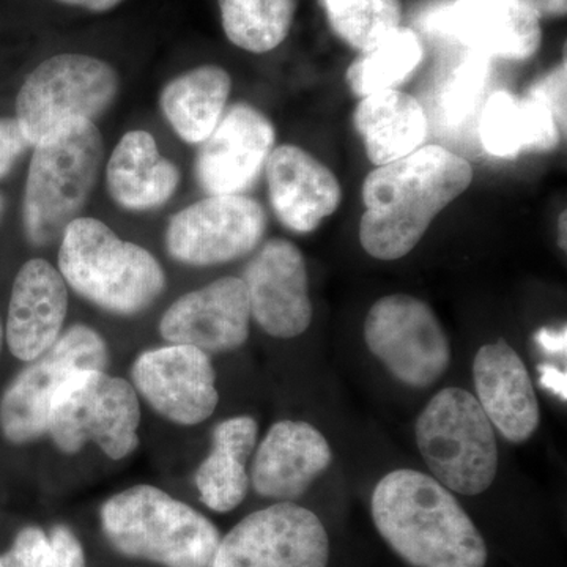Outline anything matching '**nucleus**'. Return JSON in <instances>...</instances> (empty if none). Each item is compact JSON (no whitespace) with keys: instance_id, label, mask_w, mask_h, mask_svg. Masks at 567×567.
Instances as JSON below:
<instances>
[{"instance_id":"nucleus-1","label":"nucleus","mask_w":567,"mask_h":567,"mask_svg":"<svg viewBox=\"0 0 567 567\" xmlns=\"http://www.w3.org/2000/svg\"><path fill=\"white\" fill-rule=\"evenodd\" d=\"M472 181L470 163L442 145H424L377 167L363 183L360 241L364 251L379 260L402 259Z\"/></svg>"},{"instance_id":"nucleus-2","label":"nucleus","mask_w":567,"mask_h":567,"mask_svg":"<svg viewBox=\"0 0 567 567\" xmlns=\"http://www.w3.org/2000/svg\"><path fill=\"white\" fill-rule=\"evenodd\" d=\"M380 536L413 567H486L480 529L435 477L416 470L388 473L371 499Z\"/></svg>"},{"instance_id":"nucleus-3","label":"nucleus","mask_w":567,"mask_h":567,"mask_svg":"<svg viewBox=\"0 0 567 567\" xmlns=\"http://www.w3.org/2000/svg\"><path fill=\"white\" fill-rule=\"evenodd\" d=\"M58 265L70 289L115 316L147 311L166 289V274L148 249L89 216L63 230Z\"/></svg>"},{"instance_id":"nucleus-4","label":"nucleus","mask_w":567,"mask_h":567,"mask_svg":"<svg viewBox=\"0 0 567 567\" xmlns=\"http://www.w3.org/2000/svg\"><path fill=\"white\" fill-rule=\"evenodd\" d=\"M100 520L115 550L164 567H212L221 540L204 514L147 484L112 495Z\"/></svg>"},{"instance_id":"nucleus-5","label":"nucleus","mask_w":567,"mask_h":567,"mask_svg":"<svg viewBox=\"0 0 567 567\" xmlns=\"http://www.w3.org/2000/svg\"><path fill=\"white\" fill-rule=\"evenodd\" d=\"M32 148L22 227L29 244L44 248L80 218L102 173L104 145L95 122L78 121Z\"/></svg>"},{"instance_id":"nucleus-6","label":"nucleus","mask_w":567,"mask_h":567,"mask_svg":"<svg viewBox=\"0 0 567 567\" xmlns=\"http://www.w3.org/2000/svg\"><path fill=\"white\" fill-rule=\"evenodd\" d=\"M121 91V74L106 59L82 51L55 52L25 76L17 118L35 147L71 122H95Z\"/></svg>"},{"instance_id":"nucleus-7","label":"nucleus","mask_w":567,"mask_h":567,"mask_svg":"<svg viewBox=\"0 0 567 567\" xmlns=\"http://www.w3.org/2000/svg\"><path fill=\"white\" fill-rule=\"evenodd\" d=\"M416 443L440 484L461 495L486 492L498 472L495 429L477 399L446 388L431 399L416 421Z\"/></svg>"},{"instance_id":"nucleus-8","label":"nucleus","mask_w":567,"mask_h":567,"mask_svg":"<svg viewBox=\"0 0 567 567\" xmlns=\"http://www.w3.org/2000/svg\"><path fill=\"white\" fill-rule=\"evenodd\" d=\"M140 394L132 383L106 369H80L52 399L47 435L63 454L93 443L112 461H122L140 446Z\"/></svg>"},{"instance_id":"nucleus-9","label":"nucleus","mask_w":567,"mask_h":567,"mask_svg":"<svg viewBox=\"0 0 567 567\" xmlns=\"http://www.w3.org/2000/svg\"><path fill=\"white\" fill-rule=\"evenodd\" d=\"M110 361L102 334L76 323L63 331L48 352L14 377L0 398V432L13 445H28L48 434L52 399L80 369H106Z\"/></svg>"},{"instance_id":"nucleus-10","label":"nucleus","mask_w":567,"mask_h":567,"mask_svg":"<svg viewBox=\"0 0 567 567\" xmlns=\"http://www.w3.org/2000/svg\"><path fill=\"white\" fill-rule=\"evenodd\" d=\"M364 341L406 386L429 388L451 363L450 339L431 306L410 295L380 298L364 322Z\"/></svg>"},{"instance_id":"nucleus-11","label":"nucleus","mask_w":567,"mask_h":567,"mask_svg":"<svg viewBox=\"0 0 567 567\" xmlns=\"http://www.w3.org/2000/svg\"><path fill=\"white\" fill-rule=\"evenodd\" d=\"M330 539L312 511L292 502L249 514L219 540L212 567H327Z\"/></svg>"},{"instance_id":"nucleus-12","label":"nucleus","mask_w":567,"mask_h":567,"mask_svg":"<svg viewBox=\"0 0 567 567\" xmlns=\"http://www.w3.org/2000/svg\"><path fill=\"white\" fill-rule=\"evenodd\" d=\"M267 213L245 194L208 196L175 213L166 227V249L189 267H215L248 256L262 241Z\"/></svg>"},{"instance_id":"nucleus-13","label":"nucleus","mask_w":567,"mask_h":567,"mask_svg":"<svg viewBox=\"0 0 567 567\" xmlns=\"http://www.w3.org/2000/svg\"><path fill=\"white\" fill-rule=\"evenodd\" d=\"M132 385L158 415L174 424L204 423L219 402L210 354L192 346L145 350L132 365Z\"/></svg>"},{"instance_id":"nucleus-14","label":"nucleus","mask_w":567,"mask_h":567,"mask_svg":"<svg viewBox=\"0 0 567 567\" xmlns=\"http://www.w3.org/2000/svg\"><path fill=\"white\" fill-rule=\"evenodd\" d=\"M275 144L274 122L251 104L235 103L199 144L197 183L208 196L245 194L259 181Z\"/></svg>"},{"instance_id":"nucleus-15","label":"nucleus","mask_w":567,"mask_h":567,"mask_svg":"<svg viewBox=\"0 0 567 567\" xmlns=\"http://www.w3.org/2000/svg\"><path fill=\"white\" fill-rule=\"evenodd\" d=\"M251 317L278 339L303 334L312 322L308 270L292 241L271 238L256 252L244 275Z\"/></svg>"},{"instance_id":"nucleus-16","label":"nucleus","mask_w":567,"mask_h":567,"mask_svg":"<svg viewBox=\"0 0 567 567\" xmlns=\"http://www.w3.org/2000/svg\"><path fill=\"white\" fill-rule=\"evenodd\" d=\"M251 319L244 279L227 276L175 300L159 320V334L207 354L233 352L248 341Z\"/></svg>"},{"instance_id":"nucleus-17","label":"nucleus","mask_w":567,"mask_h":567,"mask_svg":"<svg viewBox=\"0 0 567 567\" xmlns=\"http://www.w3.org/2000/svg\"><path fill=\"white\" fill-rule=\"evenodd\" d=\"M539 18L517 0H454L434 14L435 31L488 59L524 62L540 47Z\"/></svg>"},{"instance_id":"nucleus-18","label":"nucleus","mask_w":567,"mask_h":567,"mask_svg":"<svg viewBox=\"0 0 567 567\" xmlns=\"http://www.w3.org/2000/svg\"><path fill=\"white\" fill-rule=\"evenodd\" d=\"M69 315V286L44 259L28 260L11 287L6 339L10 352L29 363L48 352L63 333Z\"/></svg>"},{"instance_id":"nucleus-19","label":"nucleus","mask_w":567,"mask_h":567,"mask_svg":"<svg viewBox=\"0 0 567 567\" xmlns=\"http://www.w3.org/2000/svg\"><path fill=\"white\" fill-rule=\"evenodd\" d=\"M265 173L276 218L292 233H315L341 204L336 175L297 145L275 147Z\"/></svg>"},{"instance_id":"nucleus-20","label":"nucleus","mask_w":567,"mask_h":567,"mask_svg":"<svg viewBox=\"0 0 567 567\" xmlns=\"http://www.w3.org/2000/svg\"><path fill=\"white\" fill-rule=\"evenodd\" d=\"M331 461L330 443L315 425L278 421L257 447L249 481L264 498L295 502L327 472Z\"/></svg>"},{"instance_id":"nucleus-21","label":"nucleus","mask_w":567,"mask_h":567,"mask_svg":"<svg viewBox=\"0 0 567 567\" xmlns=\"http://www.w3.org/2000/svg\"><path fill=\"white\" fill-rule=\"evenodd\" d=\"M477 402L507 442L524 443L539 427V402L527 365L507 342L481 347L473 363Z\"/></svg>"},{"instance_id":"nucleus-22","label":"nucleus","mask_w":567,"mask_h":567,"mask_svg":"<svg viewBox=\"0 0 567 567\" xmlns=\"http://www.w3.org/2000/svg\"><path fill=\"white\" fill-rule=\"evenodd\" d=\"M182 173L144 130L123 134L106 164L107 193L123 210H156L173 199Z\"/></svg>"},{"instance_id":"nucleus-23","label":"nucleus","mask_w":567,"mask_h":567,"mask_svg":"<svg viewBox=\"0 0 567 567\" xmlns=\"http://www.w3.org/2000/svg\"><path fill=\"white\" fill-rule=\"evenodd\" d=\"M561 123L536 96L495 92L480 117V137L488 155L516 158L524 152H550L558 147Z\"/></svg>"},{"instance_id":"nucleus-24","label":"nucleus","mask_w":567,"mask_h":567,"mask_svg":"<svg viewBox=\"0 0 567 567\" xmlns=\"http://www.w3.org/2000/svg\"><path fill=\"white\" fill-rule=\"evenodd\" d=\"M353 123L369 162L377 167L398 162L423 147L429 132L423 104L398 89L361 99Z\"/></svg>"},{"instance_id":"nucleus-25","label":"nucleus","mask_w":567,"mask_h":567,"mask_svg":"<svg viewBox=\"0 0 567 567\" xmlns=\"http://www.w3.org/2000/svg\"><path fill=\"white\" fill-rule=\"evenodd\" d=\"M256 420L234 416L213 429L212 451L194 475L205 506L215 513H230L248 495V458L257 443Z\"/></svg>"},{"instance_id":"nucleus-26","label":"nucleus","mask_w":567,"mask_h":567,"mask_svg":"<svg viewBox=\"0 0 567 567\" xmlns=\"http://www.w3.org/2000/svg\"><path fill=\"white\" fill-rule=\"evenodd\" d=\"M230 92L229 71L204 63L167 82L159 95V107L182 141L203 144L221 121Z\"/></svg>"},{"instance_id":"nucleus-27","label":"nucleus","mask_w":567,"mask_h":567,"mask_svg":"<svg viewBox=\"0 0 567 567\" xmlns=\"http://www.w3.org/2000/svg\"><path fill=\"white\" fill-rule=\"evenodd\" d=\"M423 58L424 48L417 33L399 25L374 48L360 52L347 69V84L358 99L395 91L415 73Z\"/></svg>"},{"instance_id":"nucleus-28","label":"nucleus","mask_w":567,"mask_h":567,"mask_svg":"<svg viewBox=\"0 0 567 567\" xmlns=\"http://www.w3.org/2000/svg\"><path fill=\"white\" fill-rule=\"evenodd\" d=\"M224 35L251 54L281 47L292 29L297 0H218Z\"/></svg>"},{"instance_id":"nucleus-29","label":"nucleus","mask_w":567,"mask_h":567,"mask_svg":"<svg viewBox=\"0 0 567 567\" xmlns=\"http://www.w3.org/2000/svg\"><path fill=\"white\" fill-rule=\"evenodd\" d=\"M328 24L346 44L364 52L402 21L401 0H319Z\"/></svg>"},{"instance_id":"nucleus-30","label":"nucleus","mask_w":567,"mask_h":567,"mask_svg":"<svg viewBox=\"0 0 567 567\" xmlns=\"http://www.w3.org/2000/svg\"><path fill=\"white\" fill-rule=\"evenodd\" d=\"M488 78L491 59L468 51L436 87L435 115L440 125L450 128L464 125L483 102Z\"/></svg>"},{"instance_id":"nucleus-31","label":"nucleus","mask_w":567,"mask_h":567,"mask_svg":"<svg viewBox=\"0 0 567 567\" xmlns=\"http://www.w3.org/2000/svg\"><path fill=\"white\" fill-rule=\"evenodd\" d=\"M50 536L39 527H25L9 551L0 555V567H50Z\"/></svg>"},{"instance_id":"nucleus-32","label":"nucleus","mask_w":567,"mask_h":567,"mask_svg":"<svg viewBox=\"0 0 567 567\" xmlns=\"http://www.w3.org/2000/svg\"><path fill=\"white\" fill-rule=\"evenodd\" d=\"M529 95L540 100L566 128V62L559 63L550 73L540 78L528 91Z\"/></svg>"},{"instance_id":"nucleus-33","label":"nucleus","mask_w":567,"mask_h":567,"mask_svg":"<svg viewBox=\"0 0 567 567\" xmlns=\"http://www.w3.org/2000/svg\"><path fill=\"white\" fill-rule=\"evenodd\" d=\"M32 148L14 117H0V181L13 171L22 155Z\"/></svg>"},{"instance_id":"nucleus-34","label":"nucleus","mask_w":567,"mask_h":567,"mask_svg":"<svg viewBox=\"0 0 567 567\" xmlns=\"http://www.w3.org/2000/svg\"><path fill=\"white\" fill-rule=\"evenodd\" d=\"M50 567H87L84 548L66 525H55L50 532Z\"/></svg>"},{"instance_id":"nucleus-35","label":"nucleus","mask_w":567,"mask_h":567,"mask_svg":"<svg viewBox=\"0 0 567 567\" xmlns=\"http://www.w3.org/2000/svg\"><path fill=\"white\" fill-rule=\"evenodd\" d=\"M61 9L81 11L87 14H106L118 9L126 0H50Z\"/></svg>"},{"instance_id":"nucleus-36","label":"nucleus","mask_w":567,"mask_h":567,"mask_svg":"<svg viewBox=\"0 0 567 567\" xmlns=\"http://www.w3.org/2000/svg\"><path fill=\"white\" fill-rule=\"evenodd\" d=\"M539 374L540 386H543L544 390L550 391V393H554L557 398L563 399V401H566V372L551 364H540Z\"/></svg>"},{"instance_id":"nucleus-37","label":"nucleus","mask_w":567,"mask_h":567,"mask_svg":"<svg viewBox=\"0 0 567 567\" xmlns=\"http://www.w3.org/2000/svg\"><path fill=\"white\" fill-rule=\"evenodd\" d=\"M566 328L563 330H551V328H543L537 331L536 342L540 349L547 354H558V357L566 358Z\"/></svg>"},{"instance_id":"nucleus-38","label":"nucleus","mask_w":567,"mask_h":567,"mask_svg":"<svg viewBox=\"0 0 567 567\" xmlns=\"http://www.w3.org/2000/svg\"><path fill=\"white\" fill-rule=\"evenodd\" d=\"M537 18H561L567 11V0H517Z\"/></svg>"},{"instance_id":"nucleus-39","label":"nucleus","mask_w":567,"mask_h":567,"mask_svg":"<svg viewBox=\"0 0 567 567\" xmlns=\"http://www.w3.org/2000/svg\"><path fill=\"white\" fill-rule=\"evenodd\" d=\"M561 245L563 249H566V213H563L561 218H559V233H561Z\"/></svg>"},{"instance_id":"nucleus-40","label":"nucleus","mask_w":567,"mask_h":567,"mask_svg":"<svg viewBox=\"0 0 567 567\" xmlns=\"http://www.w3.org/2000/svg\"><path fill=\"white\" fill-rule=\"evenodd\" d=\"M3 207H6V199H3L2 194H0V216H2Z\"/></svg>"},{"instance_id":"nucleus-41","label":"nucleus","mask_w":567,"mask_h":567,"mask_svg":"<svg viewBox=\"0 0 567 567\" xmlns=\"http://www.w3.org/2000/svg\"><path fill=\"white\" fill-rule=\"evenodd\" d=\"M2 342H3V328H2V322H0V350H2Z\"/></svg>"}]
</instances>
